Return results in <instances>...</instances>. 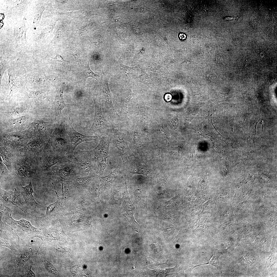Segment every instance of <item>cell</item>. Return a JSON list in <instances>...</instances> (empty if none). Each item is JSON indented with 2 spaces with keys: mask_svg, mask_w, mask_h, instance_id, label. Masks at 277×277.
<instances>
[{
  "mask_svg": "<svg viewBox=\"0 0 277 277\" xmlns=\"http://www.w3.org/2000/svg\"><path fill=\"white\" fill-rule=\"evenodd\" d=\"M68 117L69 122L66 125V130L70 141L71 154L74 156V150L79 144L84 142L96 140L99 136L86 135L78 133L73 127L71 118Z\"/></svg>",
  "mask_w": 277,
  "mask_h": 277,
  "instance_id": "6da1fadb",
  "label": "cell"
},
{
  "mask_svg": "<svg viewBox=\"0 0 277 277\" xmlns=\"http://www.w3.org/2000/svg\"><path fill=\"white\" fill-rule=\"evenodd\" d=\"M51 172L56 175L65 179H68L77 175L78 168L77 162L71 160L55 165Z\"/></svg>",
  "mask_w": 277,
  "mask_h": 277,
  "instance_id": "7a4b0ae2",
  "label": "cell"
},
{
  "mask_svg": "<svg viewBox=\"0 0 277 277\" xmlns=\"http://www.w3.org/2000/svg\"><path fill=\"white\" fill-rule=\"evenodd\" d=\"M110 142L108 137L104 136L101 139L98 145L91 151L84 150L86 155L93 163H96L103 156H107Z\"/></svg>",
  "mask_w": 277,
  "mask_h": 277,
  "instance_id": "3957f363",
  "label": "cell"
},
{
  "mask_svg": "<svg viewBox=\"0 0 277 277\" xmlns=\"http://www.w3.org/2000/svg\"><path fill=\"white\" fill-rule=\"evenodd\" d=\"M5 221L7 225L13 229L21 230L28 233H36L39 230L33 226L30 222L25 219L16 221L13 219L12 216L11 212L5 214Z\"/></svg>",
  "mask_w": 277,
  "mask_h": 277,
  "instance_id": "277c9868",
  "label": "cell"
},
{
  "mask_svg": "<svg viewBox=\"0 0 277 277\" xmlns=\"http://www.w3.org/2000/svg\"><path fill=\"white\" fill-rule=\"evenodd\" d=\"M74 157L71 155L55 151L54 153L48 155L45 157L43 163V168L45 170H49L52 166L75 160Z\"/></svg>",
  "mask_w": 277,
  "mask_h": 277,
  "instance_id": "5b68a950",
  "label": "cell"
},
{
  "mask_svg": "<svg viewBox=\"0 0 277 277\" xmlns=\"http://www.w3.org/2000/svg\"><path fill=\"white\" fill-rule=\"evenodd\" d=\"M110 77L106 76L102 78V92L105 104L107 111L112 118L118 116L113 104L112 96L109 87V81Z\"/></svg>",
  "mask_w": 277,
  "mask_h": 277,
  "instance_id": "8992f818",
  "label": "cell"
},
{
  "mask_svg": "<svg viewBox=\"0 0 277 277\" xmlns=\"http://www.w3.org/2000/svg\"><path fill=\"white\" fill-rule=\"evenodd\" d=\"M94 101L95 113L91 129L95 132H103L109 127V126L103 114L101 105L94 99Z\"/></svg>",
  "mask_w": 277,
  "mask_h": 277,
  "instance_id": "52a82bcc",
  "label": "cell"
},
{
  "mask_svg": "<svg viewBox=\"0 0 277 277\" xmlns=\"http://www.w3.org/2000/svg\"><path fill=\"white\" fill-rule=\"evenodd\" d=\"M81 154L77 155L74 154V159L77 162L78 168L77 175H83L87 174L95 170V165L82 152Z\"/></svg>",
  "mask_w": 277,
  "mask_h": 277,
  "instance_id": "ba28073f",
  "label": "cell"
},
{
  "mask_svg": "<svg viewBox=\"0 0 277 277\" xmlns=\"http://www.w3.org/2000/svg\"><path fill=\"white\" fill-rule=\"evenodd\" d=\"M113 130L115 144L122 154L121 155H124L125 153H127L128 148L127 135L122 130L113 128Z\"/></svg>",
  "mask_w": 277,
  "mask_h": 277,
  "instance_id": "9c48e42d",
  "label": "cell"
},
{
  "mask_svg": "<svg viewBox=\"0 0 277 277\" xmlns=\"http://www.w3.org/2000/svg\"><path fill=\"white\" fill-rule=\"evenodd\" d=\"M15 171L17 175L22 178L30 177L34 172L30 161L25 159L17 163Z\"/></svg>",
  "mask_w": 277,
  "mask_h": 277,
  "instance_id": "30bf717a",
  "label": "cell"
},
{
  "mask_svg": "<svg viewBox=\"0 0 277 277\" xmlns=\"http://www.w3.org/2000/svg\"><path fill=\"white\" fill-rule=\"evenodd\" d=\"M134 94L130 88L124 89L121 94V112L123 116L126 117L127 115V107L132 97Z\"/></svg>",
  "mask_w": 277,
  "mask_h": 277,
  "instance_id": "8fae6325",
  "label": "cell"
},
{
  "mask_svg": "<svg viewBox=\"0 0 277 277\" xmlns=\"http://www.w3.org/2000/svg\"><path fill=\"white\" fill-rule=\"evenodd\" d=\"M21 185L23 190L21 193L27 204L35 207L40 205L35 201L33 195V193L36 194L33 191L32 182L31 181L28 185L25 186H23Z\"/></svg>",
  "mask_w": 277,
  "mask_h": 277,
  "instance_id": "7c38bea8",
  "label": "cell"
},
{
  "mask_svg": "<svg viewBox=\"0 0 277 277\" xmlns=\"http://www.w3.org/2000/svg\"><path fill=\"white\" fill-rule=\"evenodd\" d=\"M65 87L64 83L62 85L58 90L54 103L56 117L60 114L62 110L67 105L64 102L63 98V93Z\"/></svg>",
  "mask_w": 277,
  "mask_h": 277,
  "instance_id": "4fadbf2b",
  "label": "cell"
},
{
  "mask_svg": "<svg viewBox=\"0 0 277 277\" xmlns=\"http://www.w3.org/2000/svg\"><path fill=\"white\" fill-rule=\"evenodd\" d=\"M12 203L18 207L24 212L26 210L28 205L21 192H19L15 189L14 192Z\"/></svg>",
  "mask_w": 277,
  "mask_h": 277,
  "instance_id": "5bb4252c",
  "label": "cell"
},
{
  "mask_svg": "<svg viewBox=\"0 0 277 277\" xmlns=\"http://www.w3.org/2000/svg\"><path fill=\"white\" fill-rule=\"evenodd\" d=\"M33 254L32 248H29L21 252L16 258V263L17 267H22L31 256Z\"/></svg>",
  "mask_w": 277,
  "mask_h": 277,
  "instance_id": "9a60e30c",
  "label": "cell"
},
{
  "mask_svg": "<svg viewBox=\"0 0 277 277\" xmlns=\"http://www.w3.org/2000/svg\"><path fill=\"white\" fill-rule=\"evenodd\" d=\"M57 201L54 203L51 204L47 207V210L45 215L41 217H38L39 219H43L48 217L50 215H52L55 214L57 211L60 203V198H58Z\"/></svg>",
  "mask_w": 277,
  "mask_h": 277,
  "instance_id": "2e32d148",
  "label": "cell"
},
{
  "mask_svg": "<svg viewBox=\"0 0 277 277\" xmlns=\"http://www.w3.org/2000/svg\"><path fill=\"white\" fill-rule=\"evenodd\" d=\"M89 62L84 66L83 69V73L85 77V82H86L87 78L89 77L98 81L100 80V76L95 74L91 70L89 67Z\"/></svg>",
  "mask_w": 277,
  "mask_h": 277,
  "instance_id": "e0dca14e",
  "label": "cell"
},
{
  "mask_svg": "<svg viewBox=\"0 0 277 277\" xmlns=\"http://www.w3.org/2000/svg\"><path fill=\"white\" fill-rule=\"evenodd\" d=\"M13 193L12 191H6L0 188V199L12 203Z\"/></svg>",
  "mask_w": 277,
  "mask_h": 277,
  "instance_id": "ac0fdd59",
  "label": "cell"
},
{
  "mask_svg": "<svg viewBox=\"0 0 277 277\" xmlns=\"http://www.w3.org/2000/svg\"><path fill=\"white\" fill-rule=\"evenodd\" d=\"M136 110L137 115L142 117L141 119L144 120L147 115V112L144 104L142 103L138 104L136 106Z\"/></svg>",
  "mask_w": 277,
  "mask_h": 277,
  "instance_id": "d6986e66",
  "label": "cell"
},
{
  "mask_svg": "<svg viewBox=\"0 0 277 277\" xmlns=\"http://www.w3.org/2000/svg\"><path fill=\"white\" fill-rule=\"evenodd\" d=\"M0 155L3 160V163L5 165L9 171L11 169V164L9 158L7 154L2 150H1Z\"/></svg>",
  "mask_w": 277,
  "mask_h": 277,
  "instance_id": "ffe728a7",
  "label": "cell"
},
{
  "mask_svg": "<svg viewBox=\"0 0 277 277\" xmlns=\"http://www.w3.org/2000/svg\"><path fill=\"white\" fill-rule=\"evenodd\" d=\"M0 244L1 245L11 249L14 254H15L16 250L11 243L7 239L0 238Z\"/></svg>",
  "mask_w": 277,
  "mask_h": 277,
  "instance_id": "44dd1931",
  "label": "cell"
},
{
  "mask_svg": "<svg viewBox=\"0 0 277 277\" xmlns=\"http://www.w3.org/2000/svg\"><path fill=\"white\" fill-rule=\"evenodd\" d=\"M44 264L47 271L52 274L57 275V272L55 267L50 262L45 260L44 261Z\"/></svg>",
  "mask_w": 277,
  "mask_h": 277,
  "instance_id": "7402d4cb",
  "label": "cell"
},
{
  "mask_svg": "<svg viewBox=\"0 0 277 277\" xmlns=\"http://www.w3.org/2000/svg\"><path fill=\"white\" fill-rule=\"evenodd\" d=\"M99 164L100 169L98 173L102 175L108 164L107 156H103Z\"/></svg>",
  "mask_w": 277,
  "mask_h": 277,
  "instance_id": "603a6c76",
  "label": "cell"
},
{
  "mask_svg": "<svg viewBox=\"0 0 277 277\" xmlns=\"http://www.w3.org/2000/svg\"><path fill=\"white\" fill-rule=\"evenodd\" d=\"M216 254V251H215L214 255L209 261L205 264H201V265L205 264H210L215 266L218 269L219 266V256H217Z\"/></svg>",
  "mask_w": 277,
  "mask_h": 277,
  "instance_id": "cb8c5ba5",
  "label": "cell"
},
{
  "mask_svg": "<svg viewBox=\"0 0 277 277\" xmlns=\"http://www.w3.org/2000/svg\"><path fill=\"white\" fill-rule=\"evenodd\" d=\"M32 265H31L28 268L23 275L24 276L28 277L36 276L35 274L32 270Z\"/></svg>",
  "mask_w": 277,
  "mask_h": 277,
  "instance_id": "d4e9b609",
  "label": "cell"
},
{
  "mask_svg": "<svg viewBox=\"0 0 277 277\" xmlns=\"http://www.w3.org/2000/svg\"><path fill=\"white\" fill-rule=\"evenodd\" d=\"M35 95L38 97L42 99H44L47 98L45 94L42 92H36L35 93Z\"/></svg>",
  "mask_w": 277,
  "mask_h": 277,
  "instance_id": "484cf974",
  "label": "cell"
},
{
  "mask_svg": "<svg viewBox=\"0 0 277 277\" xmlns=\"http://www.w3.org/2000/svg\"><path fill=\"white\" fill-rule=\"evenodd\" d=\"M214 76L212 73L208 74L206 75V78L208 81H212L214 79Z\"/></svg>",
  "mask_w": 277,
  "mask_h": 277,
  "instance_id": "4316f807",
  "label": "cell"
},
{
  "mask_svg": "<svg viewBox=\"0 0 277 277\" xmlns=\"http://www.w3.org/2000/svg\"><path fill=\"white\" fill-rule=\"evenodd\" d=\"M55 61H58L60 62H63L64 60L63 59L62 57L60 55H57L54 58H52Z\"/></svg>",
  "mask_w": 277,
  "mask_h": 277,
  "instance_id": "83f0119b",
  "label": "cell"
},
{
  "mask_svg": "<svg viewBox=\"0 0 277 277\" xmlns=\"http://www.w3.org/2000/svg\"><path fill=\"white\" fill-rule=\"evenodd\" d=\"M172 97L171 94L168 93H166L165 95L164 98L166 101L169 102L171 100Z\"/></svg>",
  "mask_w": 277,
  "mask_h": 277,
  "instance_id": "f1b7e54d",
  "label": "cell"
},
{
  "mask_svg": "<svg viewBox=\"0 0 277 277\" xmlns=\"http://www.w3.org/2000/svg\"><path fill=\"white\" fill-rule=\"evenodd\" d=\"M179 37L181 40H184L186 38V36L184 34H181L179 35Z\"/></svg>",
  "mask_w": 277,
  "mask_h": 277,
  "instance_id": "f546056e",
  "label": "cell"
}]
</instances>
